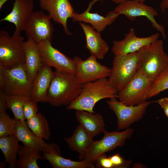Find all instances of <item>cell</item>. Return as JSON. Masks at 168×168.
Returning <instances> with one entry per match:
<instances>
[{
  "label": "cell",
  "instance_id": "6da1fadb",
  "mask_svg": "<svg viewBox=\"0 0 168 168\" xmlns=\"http://www.w3.org/2000/svg\"><path fill=\"white\" fill-rule=\"evenodd\" d=\"M118 92L109 84L107 78L82 85L80 93L74 100L67 105L68 110H82L95 113L96 104L106 98L117 97Z\"/></svg>",
  "mask_w": 168,
  "mask_h": 168
},
{
  "label": "cell",
  "instance_id": "7a4b0ae2",
  "mask_svg": "<svg viewBox=\"0 0 168 168\" xmlns=\"http://www.w3.org/2000/svg\"><path fill=\"white\" fill-rule=\"evenodd\" d=\"M82 87L75 75L55 70L47 91L46 102L54 106L68 105L78 96Z\"/></svg>",
  "mask_w": 168,
  "mask_h": 168
},
{
  "label": "cell",
  "instance_id": "3957f363",
  "mask_svg": "<svg viewBox=\"0 0 168 168\" xmlns=\"http://www.w3.org/2000/svg\"><path fill=\"white\" fill-rule=\"evenodd\" d=\"M138 52V70L152 80L155 81L168 67V55L162 40L158 39Z\"/></svg>",
  "mask_w": 168,
  "mask_h": 168
},
{
  "label": "cell",
  "instance_id": "277c9868",
  "mask_svg": "<svg viewBox=\"0 0 168 168\" xmlns=\"http://www.w3.org/2000/svg\"><path fill=\"white\" fill-rule=\"evenodd\" d=\"M33 83L24 63L0 67V91L7 95L31 97Z\"/></svg>",
  "mask_w": 168,
  "mask_h": 168
},
{
  "label": "cell",
  "instance_id": "5b68a950",
  "mask_svg": "<svg viewBox=\"0 0 168 168\" xmlns=\"http://www.w3.org/2000/svg\"><path fill=\"white\" fill-rule=\"evenodd\" d=\"M138 59V51L114 55L108 79L110 84L118 92L124 88L137 72Z\"/></svg>",
  "mask_w": 168,
  "mask_h": 168
},
{
  "label": "cell",
  "instance_id": "8992f818",
  "mask_svg": "<svg viewBox=\"0 0 168 168\" xmlns=\"http://www.w3.org/2000/svg\"><path fill=\"white\" fill-rule=\"evenodd\" d=\"M133 131V129L129 128L121 132H109L105 129L103 138L98 141H93L83 160L94 164L96 159L101 155L123 146L126 140L131 137Z\"/></svg>",
  "mask_w": 168,
  "mask_h": 168
},
{
  "label": "cell",
  "instance_id": "52a82bcc",
  "mask_svg": "<svg viewBox=\"0 0 168 168\" xmlns=\"http://www.w3.org/2000/svg\"><path fill=\"white\" fill-rule=\"evenodd\" d=\"M24 38L20 35L11 36L0 31V67L10 68L25 63Z\"/></svg>",
  "mask_w": 168,
  "mask_h": 168
},
{
  "label": "cell",
  "instance_id": "ba28073f",
  "mask_svg": "<svg viewBox=\"0 0 168 168\" xmlns=\"http://www.w3.org/2000/svg\"><path fill=\"white\" fill-rule=\"evenodd\" d=\"M154 82L138 70L133 78L118 93L117 98L127 105L140 104L146 101Z\"/></svg>",
  "mask_w": 168,
  "mask_h": 168
},
{
  "label": "cell",
  "instance_id": "9c48e42d",
  "mask_svg": "<svg viewBox=\"0 0 168 168\" xmlns=\"http://www.w3.org/2000/svg\"><path fill=\"white\" fill-rule=\"evenodd\" d=\"M154 101H146L138 105H127L119 101L117 97H114L110 99L106 102L117 117L118 129L125 130L141 119L147 107Z\"/></svg>",
  "mask_w": 168,
  "mask_h": 168
},
{
  "label": "cell",
  "instance_id": "30bf717a",
  "mask_svg": "<svg viewBox=\"0 0 168 168\" xmlns=\"http://www.w3.org/2000/svg\"><path fill=\"white\" fill-rule=\"evenodd\" d=\"M113 11L119 15H124L131 21L134 20L138 17H146L152 26L160 32L164 39H166L165 27L155 19L158 13L152 7L136 0H124L119 3Z\"/></svg>",
  "mask_w": 168,
  "mask_h": 168
},
{
  "label": "cell",
  "instance_id": "8fae6325",
  "mask_svg": "<svg viewBox=\"0 0 168 168\" xmlns=\"http://www.w3.org/2000/svg\"><path fill=\"white\" fill-rule=\"evenodd\" d=\"M50 16L43 11H34L26 22L24 31L28 39L38 44L42 42H51L54 28Z\"/></svg>",
  "mask_w": 168,
  "mask_h": 168
},
{
  "label": "cell",
  "instance_id": "7c38bea8",
  "mask_svg": "<svg viewBox=\"0 0 168 168\" xmlns=\"http://www.w3.org/2000/svg\"><path fill=\"white\" fill-rule=\"evenodd\" d=\"M73 59L76 68L75 75L81 84L107 78L110 74L111 68L101 64L92 55L84 60L77 56H74Z\"/></svg>",
  "mask_w": 168,
  "mask_h": 168
},
{
  "label": "cell",
  "instance_id": "4fadbf2b",
  "mask_svg": "<svg viewBox=\"0 0 168 168\" xmlns=\"http://www.w3.org/2000/svg\"><path fill=\"white\" fill-rule=\"evenodd\" d=\"M44 64L55 68L58 72L72 75L76 73L74 60L63 54L48 41L38 44Z\"/></svg>",
  "mask_w": 168,
  "mask_h": 168
},
{
  "label": "cell",
  "instance_id": "5bb4252c",
  "mask_svg": "<svg viewBox=\"0 0 168 168\" xmlns=\"http://www.w3.org/2000/svg\"><path fill=\"white\" fill-rule=\"evenodd\" d=\"M41 9L46 11L52 19L62 26L65 33L71 35L67 26V21L75 12L69 0H38Z\"/></svg>",
  "mask_w": 168,
  "mask_h": 168
},
{
  "label": "cell",
  "instance_id": "9a60e30c",
  "mask_svg": "<svg viewBox=\"0 0 168 168\" xmlns=\"http://www.w3.org/2000/svg\"><path fill=\"white\" fill-rule=\"evenodd\" d=\"M159 36L157 33L148 37H138L136 35L135 29L131 28L129 32L125 34L123 39L113 41L111 51L114 55L135 52L157 40Z\"/></svg>",
  "mask_w": 168,
  "mask_h": 168
},
{
  "label": "cell",
  "instance_id": "2e32d148",
  "mask_svg": "<svg viewBox=\"0 0 168 168\" xmlns=\"http://www.w3.org/2000/svg\"><path fill=\"white\" fill-rule=\"evenodd\" d=\"M11 12L0 20L13 24L15 28L14 35H20L34 11L33 0H14Z\"/></svg>",
  "mask_w": 168,
  "mask_h": 168
},
{
  "label": "cell",
  "instance_id": "e0dca14e",
  "mask_svg": "<svg viewBox=\"0 0 168 168\" xmlns=\"http://www.w3.org/2000/svg\"><path fill=\"white\" fill-rule=\"evenodd\" d=\"M42 152L43 159L47 160L53 168H93L95 165L83 160L77 161L61 156L59 146L55 143H46Z\"/></svg>",
  "mask_w": 168,
  "mask_h": 168
},
{
  "label": "cell",
  "instance_id": "ac0fdd59",
  "mask_svg": "<svg viewBox=\"0 0 168 168\" xmlns=\"http://www.w3.org/2000/svg\"><path fill=\"white\" fill-rule=\"evenodd\" d=\"M101 0H92L83 12L78 13L75 12L72 18L73 21L89 24L100 33L104 30L107 26L111 25L114 22L119 15L113 11L109 12L105 16L97 13L91 12L90 11L96 2Z\"/></svg>",
  "mask_w": 168,
  "mask_h": 168
},
{
  "label": "cell",
  "instance_id": "d6986e66",
  "mask_svg": "<svg viewBox=\"0 0 168 168\" xmlns=\"http://www.w3.org/2000/svg\"><path fill=\"white\" fill-rule=\"evenodd\" d=\"M79 24L85 35L86 48L91 55L97 59H103L109 49L107 43L102 39L100 32L91 26L82 22H79Z\"/></svg>",
  "mask_w": 168,
  "mask_h": 168
},
{
  "label": "cell",
  "instance_id": "ffe728a7",
  "mask_svg": "<svg viewBox=\"0 0 168 168\" xmlns=\"http://www.w3.org/2000/svg\"><path fill=\"white\" fill-rule=\"evenodd\" d=\"M54 75L51 67L44 64L33 80L31 97L37 102H46L47 91Z\"/></svg>",
  "mask_w": 168,
  "mask_h": 168
},
{
  "label": "cell",
  "instance_id": "44dd1931",
  "mask_svg": "<svg viewBox=\"0 0 168 168\" xmlns=\"http://www.w3.org/2000/svg\"><path fill=\"white\" fill-rule=\"evenodd\" d=\"M65 140L69 148L77 152L79 158L83 160L93 140L88 133L79 124L72 135L65 138Z\"/></svg>",
  "mask_w": 168,
  "mask_h": 168
},
{
  "label": "cell",
  "instance_id": "7402d4cb",
  "mask_svg": "<svg viewBox=\"0 0 168 168\" xmlns=\"http://www.w3.org/2000/svg\"><path fill=\"white\" fill-rule=\"evenodd\" d=\"M24 49L25 65L29 76L33 82L38 70L44 64L39 45L32 40L28 39L24 42Z\"/></svg>",
  "mask_w": 168,
  "mask_h": 168
},
{
  "label": "cell",
  "instance_id": "603a6c76",
  "mask_svg": "<svg viewBox=\"0 0 168 168\" xmlns=\"http://www.w3.org/2000/svg\"><path fill=\"white\" fill-rule=\"evenodd\" d=\"M75 115L79 124L93 138L105 129V123L100 114L77 110Z\"/></svg>",
  "mask_w": 168,
  "mask_h": 168
},
{
  "label": "cell",
  "instance_id": "cb8c5ba5",
  "mask_svg": "<svg viewBox=\"0 0 168 168\" xmlns=\"http://www.w3.org/2000/svg\"><path fill=\"white\" fill-rule=\"evenodd\" d=\"M16 120L14 134L23 145L42 151L46 142L38 138L27 125L26 121Z\"/></svg>",
  "mask_w": 168,
  "mask_h": 168
},
{
  "label": "cell",
  "instance_id": "d4e9b609",
  "mask_svg": "<svg viewBox=\"0 0 168 168\" xmlns=\"http://www.w3.org/2000/svg\"><path fill=\"white\" fill-rule=\"evenodd\" d=\"M19 140L14 134L0 138V149L5 159V162L10 168L16 167L18 152L20 146Z\"/></svg>",
  "mask_w": 168,
  "mask_h": 168
},
{
  "label": "cell",
  "instance_id": "484cf974",
  "mask_svg": "<svg viewBox=\"0 0 168 168\" xmlns=\"http://www.w3.org/2000/svg\"><path fill=\"white\" fill-rule=\"evenodd\" d=\"M42 151L26 145L20 146L18 152L16 167L18 168H39L38 159H43Z\"/></svg>",
  "mask_w": 168,
  "mask_h": 168
},
{
  "label": "cell",
  "instance_id": "4316f807",
  "mask_svg": "<svg viewBox=\"0 0 168 168\" xmlns=\"http://www.w3.org/2000/svg\"><path fill=\"white\" fill-rule=\"evenodd\" d=\"M26 121L29 128L38 138L43 140L49 139L51 134L49 125L43 114L38 113Z\"/></svg>",
  "mask_w": 168,
  "mask_h": 168
},
{
  "label": "cell",
  "instance_id": "83f0119b",
  "mask_svg": "<svg viewBox=\"0 0 168 168\" xmlns=\"http://www.w3.org/2000/svg\"><path fill=\"white\" fill-rule=\"evenodd\" d=\"M26 97L18 96L7 95V106L12 112L14 118L17 121H25L23 104Z\"/></svg>",
  "mask_w": 168,
  "mask_h": 168
},
{
  "label": "cell",
  "instance_id": "f1b7e54d",
  "mask_svg": "<svg viewBox=\"0 0 168 168\" xmlns=\"http://www.w3.org/2000/svg\"><path fill=\"white\" fill-rule=\"evenodd\" d=\"M168 89V67L154 81L147 94V99L155 96Z\"/></svg>",
  "mask_w": 168,
  "mask_h": 168
},
{
  "label": "cell",
  "instance_id": "f546056e",
  "mask_svg": "<svg viewBox=\"0 0 168 168\" xmlns=\"http://www.w3.org/2000/svg\"><path fill=\"white\" fill-rule=\"evenodd\" d=\"M16 123L6 112H0V138L13 134Z\"/></svg>",
  "mask_w": 168,
  "mask_h": 168
},
{
  "label": "cell",
  "instance_id": "4dcf8cb0",
  "mask_svg": "<svg viewBox=\"0 0 168 168\" xmlns=\"http://www.w3.org/2000/svg\"><path fill=\"white\" fill-rule=\"evenodd\" d=\"M37 102L31 97H26L23 104L24 114L26 120L34 117L38 113Z\"/></svg>",
  "mask_w": 168,
  "mask_h": 168
},
{
  "label": "cell",
  "instance_id": "1f68e13d",
  "mask_svg": "<svg viewBox=\"0 0 168 168\" xmlns=\"http://www.w3.org/2000/svg\"><path fill=\"white\" fill-rule=\"evenodd\" d=\"M114 166V168L128 167L130 165V160H125L119 154H115L109 157Z\"/></svg>",
  "mask_w": 168,
  "mask_h": 168
},
{
  "label": "cell",
  "instance_id": "d6a6232c",
  "mask_svg": "<svg viewBox=\"0 0 168 168\" xmlns=\"http://www.w3.org/2000/svg\"><path fill=\"white\" fill-rule=\"evenodd\" d=\"M94 164L96 168H114L110 157H107L105 153L99 156L96 160Z\"/></svg>",
  "mask_w": 168,
  "mask_h": 168
},
{
  "label": "cell",
  "instance_id": "836d02e7",
  "mask_svg": "<svg viewBox=\"0 0 168 168\" xmlns=\"http://www.w3.org/2000/svg\"><path fill=\"white\" fill-rule=\"evenodd\" d=\"M155 102L163 109L165 115L168 118V97L162 98Z\"/></svg>",
  "mask_w": 168,
  "mask_h": 168
},
{
  "label": "cell",
  "instance_id": "e575fe53",
  "mask_svg": "<svg viewBox=\"0 0 168 168\" xmlns=\"http://www.w3.org/2000/svg\"><path fill=\"white\" fill-rule=\"evenodd\" d=\"M6 96L5 93L0 91V112H6L8 108L6 104Z\"/></svg>",
  "mask_w": 168,
  "mask_h": 168
},
{
  "label": "cell",
  "instance_id": "d590c367",
  "mask_svg": "<svg viewBox=\"0 0 168 168\" xmlns=\"http://www.w3.org/2000/svg\"><path fill=\"white\" fill-rule=\"evenodd\" d=\"M168 6V0H161L160 8L161 11L164 12Z\"/></svg>",
  "mask_w": 168,
  "mask_h": 168
},
{
  "label": "cell",
  "instance_id": "8d00e7d4",
  "mask_svg": "<svg viewBox=\"0 0 168 168\" xmlns=\"http://www.w3.org/2000/svg\"><path fill=\"white\" fill-rule=\"evenodd\" d=\"M124 0H112V2L116 4H119ZM142 2H144L145 0H136Z\"/></svg>",
  "mask_w": 168,
  "mask_h": 168
},
{
  "label": "cell",
  "instance_id": "74e56055",
  "mask_svg": "<svg viewBox=\"0 0 168 168\" xmlns=\"http://www.w3.org/2000/svg\"><path fill=\"white\" fill-rule=\"evenodd\" d=\"M8 0H0V9H1L3 6Z\"/></svg>",
  "mask_w": 168,
  "mask_h": 168
},
{
  "label": "cell",
  "instance_id": "f35d334b",
  "mask_svg": "<svg viewBox=\"0 0 168 168\" xmlns=\"http://www.w3.org/2000/svg\"><path fill=\"white\" fill-rule=\"evenodd\" d=\"M167 9H168V7H167Z\"/></svg>",
  "mask_w": 168,
  "mask_h": 168
}]
</instances>
